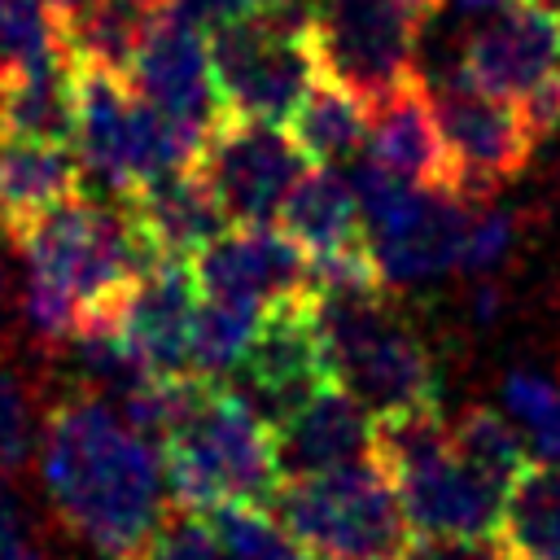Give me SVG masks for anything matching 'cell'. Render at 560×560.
<instances>
[{
    "label": "cell",
    "mask_w": 560,
    "mask_h": 560,
    "mask_svg": "<svg viewBox=\"0 0 560 560\" xmlns=\"http://www.w3.org/2000/svg\"><path fill=\"white\" fill-rule=\"evenodd\" d=\"M39 477L57 516L105 560H131L162 525L166 468L105 398H70L39 429Z\"/></svg>",
    "instance_id": "6da1fadb"
},
{
    "label": "cell",
    "mask_w": 560,
    "mask_h": 560,
    "mask_svg": "<svg viewBox=\"0 0 560 560\" xmlns=\"http://www.w3.org/2000/svg\"><path fill=\"white\" fill-rule=\"evenodd\" d=\"M13 245L31 267L26 280H39L74 302L79 328L118 319L131 284L162 258L127 197L122 206H109L79 192L35 219Z\"/></svg>",
    "instance_id": "7a4b0ae2"
},
{
    "label": "cell",
    "mask_w": 560,
    "mask_h": 560,
    "mask_svg": "<svg viewBox=\"0 0 560 560\" xmlns=\"http://www.w3.org/2000/svg\"><path fill=\"white\" fill-rule=\"evenodd\" d=\"M162 468L166 490L184 512H219L236 503L262 508L284 481L276 424L219 381L162 442Z\"/></svg>",
    "instance_id": "3957f363"
},
{
    "label": "cell",
    "mask_w": 560,
    "mask_h": 560,
    "mask_svg": "<svg viewBox=\"0 0 560 560\" xmlns=\"http://www.w3.org/2000/svg\"><path fill=\"white\" fill-rule=\"evenodd\" d=\"M324 324L328 372L341 389L372 407L376 420L433 411L438 376L420 337L385 306V289L311 293Z\"/></svg>",
    "instance_id": "277c9868"
},
{
    "label": "cell",
    "mask_w": 560,
    "mask_h": 560,
    "mask_svg": "<svg viewBox=\"0 0 560 560\" xmlns=\"http://www.w3.org/2000/svg\"><path fill=\"white\" fill-rule=\"evenodd\" d=\"M372 455L398 486L416 534L494 538L508 490L459 455L451 424L438 420V407L376 420Z\"/></svg>",
    "instance_id": "5b68a950"
},
{
    "label": "cell",
    "mask_w": 560,
    "mask_h": 560,
    "mask_svg": "<svg viewBox=\"0 0 560 560\" xmlns=\"http://www.w3.org/2000/svg\"><path fill=\"white\" fill-rule=\"evenodd\" d=\"M74 96H79L74 153H79L83 175L96 179L105 192L131 197L149 179L192 166L206 144L197 131L153 109L114 70L74 66Z\"/></svg>",
    "instance_id": "8992f818"
},
{
    "label": "cell",
    "mask_w": 560,
    "mask_h": 560,
    "mask_svg": "<svg viewBox=\"0 0 560 560\" xmlns=\"http://www.w3.org/2000/svg\"><path fill=\"white\" fill-rule=\"evenodd\" d=\"M271 508H276V521L306 551L324 560H341V556L389 560V556H402V547L411 542L402 494L376 455L328 468V472L284 477Z\"/></svg>",
    "instance_id": "52a82bcc"
},
{
    "label": "cell",
    "mask_w": 560,
    "mask_h": 560,
    "mask_svg": "<svg viewBox=\"0 0 560 560\" xmlns=\"http://www.w3.org/2000/svg\"><path fill=\"white\" fill-rule=\"evenodd\" d=\"M210 61H214L223 114L262 118V122L293 118L306 92L315 88V79L324 74L311 35V4L262 9L214 26Z\"/></svg>",
    "instance_id": "ba28073f"
},
{
    "label": "cell",
    "mask_w": 560,
    "mask_h": 560,
    "mask_svg": "<svg viewBox=\"0 0 560 560\" xmlns=\"http://www.w3.org/2000/svg\"><path fill=\"white\" fill-rule=\"evenodd\" d=\"M368 249L389 284H416L446 276L464 258L472 228V201L451 188L411 184L372 158L354 175Z\"/></svg>",
    "instance_id": "9c48e42d"
},
{
    "label": "cell",
    "mask_w": 560,
    "mask_h": 560,
    "mask_svg": "<svg viewBox=\"0 0 560 560\" xmlns=\"http://www.w3.org/2000/svg\"><path fill=\"white\" fill-rule=\"evenodd\" d=\"M442 0H311V35L328 79L368 105L416 79V57Z\"/></svg>",
    "instance_id": "30bf717a"
},
{
    "label": "cell",
    "mask_w": 560,
    "mask_h": 560,
    "mask_svg": "<svg viewBox=\"0 0 560 560\" xmlns=\"http://www.w3.org/2000/svg\"><path fill=\"white\" fill-rule=\"evenodd\" d=\"M429 96L446 144V188L472 206L494 201V192L512 184L534 153V131L525 127L521 109L481 92L464 74L429 83Z\"/></svg>",
    "instance_id": "8fae6325"
},
{
    "label": "cell",
    "mask_w": 560,
    "mask_h": 560,
    "mask_svg": "<svg viewBox=\"0 0 560 560\" xmlns=\"http://www.w3.org/2000/svg\"><path fill=\"white\" fill-rule=\"evenodd\" d=\"M302 158V144L284 136L280 122L223 114L197 153V171L232 223H271L293 184L306 175Z\"/></svg>",
    "instance_id": "7c38bea8"
},
{
    "label": "cell",
    "mask_w": 560,
    "mask_h": 560,
    "mask_svg": "<svg viewBox=\"0 0 560 560\" xmlns=\"http://www.w3.org/2000/svg\"><path fill=\"white\" fill-rule=\"evenodd\" d=\"M241 381V398H249L271 424H284L306 398H315L332 372H328V346H324V324L319 306L311 293L276 302L232 368Z\"/></svg>",
    "instance_id": "4fadbf2b"
},
{
    "label": "cell",
    "mask_w": 560,
    "mask_h": 560,
    "mask_svg": "<svg viewBox=\"0 0 560 560\" xmlns=\"http://www.w3.org/2000/svg\"><path fill=\"white\" fill-rule=\"evenodd\" d=\"M192 271L201 298L245 306L254 315H267L284 298L311 293L306 249L284 228L271 223H232L197 254Z\"/></svg>",
    "instance_id": "5bb4252c"
},
{
    "label": "cell",
    "mask_w": 560,
    "mask_h": 560,
    "mask_svg": "<svg viewBox=\"0 0 560 560\" xmlns=\"http://www.w3.org/2000/svg\"><path fill=\"white\" fill-rule=\"evenodd\" d=\"M127 83L153 109H162L179 127L197 131L201 140L223 118V96H219L214 61H210V35L188 13H179L175 0L162 13V22L149 31V39L140 44V52L127 70Z\"/></svg>",
    "instance_id": "9a60e30c"
},
{
    "label": "cell",
    "mask_w": 560,
    "mask_h": 560,
    "mask_svg": "<svg viewBox=\"0 0 560 560\" xmlns=\"http://www.w3.org/2000/svg\"><path fill=\"white\" fill-rule=\"evenodd\" d=\"M560 74V18L534 0H508L464 35V79L490 96L525 101Z\"/></svg>",
    "instance_id": "2e32d148"
},
{
    "label": "cell",
    "mask_w": 560,
    "mask_h": 560,
    "mask_svg": "<svg viewBox=\"0 0 560 560\" xmlns=\"http://www.w3.org/2000/svg\"><path fill=\"white\" fill-rule=\"evenodd\" d=\"M197 311L201 289L197 271L184 258H158L144 267V276L131 284V293L118 306V332L131 350V359L149 372H197L192 368V337H197Z\"/></svg>",
    "instance_id": "e0dca14e"
},
{
    "label": "cell",
    "mask_w": 560,
    "mask_h": 560,
    "mask_svg": "<svg viewBox=\"0 0 560 560\" xmlns=\"http://www.w3.org/2000/svg\"><path fill=\"white\" fill-rule=\"evenodd\" d=\"M280 468L284 477L328 472L376 451V416L350 389L328 381L315 398H306L284 424H276Z\"/></svg>",
    "instance_id": "ac0fdd59"
},
{
    "label": "cell",
    "mask_w": 560,
    "mask_h": 560,
    "mask_svg": "<svg viewBox=\"0 0 560 560\" xmlns=\"http://www.w3.org/2000/svg\"><path fill=\"white\" fill-rule=\"evenodd\" d=\"M368 158L411 184L446 188V144L420 74L368 105Z\"/></svg>",
    "instance_id": "d6986e66"
},
{
    "label": "cell",
    "mask_w": 560,
    "mask_h": 560,
    "mask_svg": "<svg viewBox=\"0 0 560 560\" xmlns=\"http://www.w3.org/2000/svg\"><path fill=\"white\" fill-rule=\"evenodd\" d=\"M127 206L136 210L153 249L166 258H197L214 236H223L232 228L228 210L219 206V197L206 184V175L197 171V162L149 179L140 192L127 197Z\"/></svg>",
    "instance_id": "ffe728a7"
},
{
    "label": "cell",
    "mask_w": 560,
    "mask_h": 560,
    "mask_svg": "<svg viewBox=\"0 0 560 560\" xmlns=\"http://www.w3.org/2000/svg\"><path fill=\"white\" fill-rule=\"evenodd\" d=\"M79 153L70 144H35L0 136V232L18 241L35 219L79 192Z\"/></svg>",
    "instance_id": "44dd1931"
},
{
    "label": "cell",
    "mask_w": 560,
    "mask_h": 560,
    "mask_svg": "<svg viewBox=\"0 0 560 560\" xmlns=\"http://www.w3.org/2000/svg\"><path fill=\"white\" fill-rule=\"evenodd\" d=\"M276 219L306 249L311 262L368 245L363 241V210H359L354 179L337 175L332 166L306 171L293 184V192L284 197V206H280Z\"/></svg>",
    "instance_id": "7402d4cb"
},
{
    "label": "cell",
    "mask_w": 560,
    "mask_h": 560,
    "mask_svg": "<svg viewBox=\"0 0 560 560\" xmlns=\"http://www.w3.org/2000/svg\"><path fill=\"white\" fill-rule=\"evenodd\" d=\"M171 0H83L79 9L61 13L66 57L74 66H96L127 74L149 31L162 22Z\"/></svg>",
    "instance_id": "603a6c76"
},
{
    "label": "cell",
    "mask_w": 560,
    "mask_h": 560,
    "mask_svg": "<svg viewBox=\"0 0 560 560\" xmlns=\"http://www.w3.org/2000/svg\"><path fill=\"white\" fill-rule=\"evenodd\" d=\"M79 122L70 57L0 83V136L35 144H70Z\"/></svg>",
    "instance_id": "cb8c5ba5"
},
{
    "label": "cell",
    "mask_w": 560,
    "mask_h": 560,
    "mask_svg": "<svg viewBox=\"0 0 560 560\" xmlns=\"http://www.w3.org/2000/svg\"><path fill=\"white\" fill-rule=\"evenodd\" d=\"M494 542L503 560H560V464H525L503 499Z\"/></svg>",
    "instance_id": "d4e9b609"
},
{
    "label": "cell",
    "mask_w": 560,
    "mask_h": 560,
    "mask_svg": "<svg viewBox=\"0 0 560 560\" xmlns=\"http://www.w3.org/2000/svg\"><path fill=\"white\" fill-rule=\"evenodd\" d=\"M293 140L319 166H332V162L359 153L368 144V101L354 96L350 88H341L337 79L319 74L293 114Z\"/></svg>",
    "instance_id": "484cf974"
},
{
    "label": "cell",
    "mask_w": 560,
    "mask_h": 560,
    "mask_svg": "<svg viewBox=\"0 0 560 560\" xmlns=\"http://www.w3.org/2000/svg\"><path fill=\"white\" fill-rule=\"evenodd\" d=\"M66 57L61 9L48 0H0V83Z\"/></svg>",
    "instance_id": "4316f807"
},
{
    "label": "cell",
    "mask_w": 560,
    "mask_h": 560,
    "mask_svg": "<svg viewBox=\"0 0 560 560\" xmlns=\"http://www.w3.org/2000/svg\"><path fill=\"white\" fill-rule=\"evenodd\" d=\"M451 438L459 446V455L486 472L490 481H499L503 490H512V481L525 472L529 464V442L525 433L503 416V411H490V407H468L455 424H451Z\"/></svg>",
    "instance_id": "83f0119b"
},
{
    "label": "cell",
    "mask_w": 560,
    "mask_h": 560,
    "mask_svg": "<svg viewBox=\"0 0 560 560\" xmlns=\"http://www.w3.org/2000/svg\"><path fill=\"white\" fill-rule=\"evenodd\" d=\"M503 411L525 433L534 459L560 464V385L542 372L516 368L503 376Z\"/></svg>",
    "instance_id": "f1b7e54d"
},
{
    "label": "cell",
    "mask_w": 560,
    "mask_h": 560,
    "mask_svg": "<svg viewBox=\"0 0 560 560\" xmlns=\"http://www.w3.org/2000/svg\"><path fill=\"white\" fill-rule=\"evenodd\" d=\"M258 319L254 311L245 306H228V302H214V298H201V311H197V337H192V368L201 376H223L241 363V354L249 350L254 332H258Z\"/></svg>",
    "instance_id": "f546056e"
},
{
    "label": "cell",
    "mask_w": 560,
    "mask_h": 560,
    "mask_svg": "<svg viewBox=\"0 0 560 560\" xmlns=\"http://www.w3.org/2000/svg\"><path fill=\"white\" fill-rule=\"evenodd\" d=\"M214 521V529L223 534V542L232 547L236 560H306V547L271 516H262L258 508H219L206 512Z\"/></svg>",
    "instance_id": "4dcf8cb0"
},
{
    "label": "cell",
    "mask_w": 560,
    "mask_h": 560,
    "mask_svg": "<svg viewBox=\"0 0 560 560\" xmlns=\"http://www.w3.org/2000/svg\"><path fill=\"white\" fill-rule=\"evenodd\" d=\"M131 560H236V556L206 512H184L175 521H162L158 534Z\"/></svg>",
    "instance_id": "1f68e13d"
},
{
    "label": "cell",
    "mask_w": 560,
    "mask_h": 560,
    "mask_svg": "<svg viewBox=\"0 0 560 560\" xmlns=\"http://www.w3.org/2000/svg\"><path fill=\"white\" fill-rule=\"evenodd\" d=\"M39 429H35V407L26 385L18 381V372H9L0 363V472H18L35 446Z\"/></svg>",
    "instance_id": "d6a6232c"
},
{
    "label": "cell",
    "mask_w": 560,
    "mask_h": 560,
    "mask_svg": "<svg viewBox=\"0 0 560 560\" xmlns=\"http://www.w3.org/2000/svg\"><path fill=\"white\" fill-rule=\"evenodd\" d=\"M512 245H516V214L490 206V210L472 214V228H468L459 267H464L468 276H490V271L503 267V258L512 254Z\"/></svg>",
    "instance_id": "836d02e7"
},
{
    "label": "cell",
    "mask_w": 560,
    "mask_h": 560,
    "mask_svg": "<svg viewBox=\"0 0 560 560\" xmlns=\"http://www.w3.org/2000/svg\"><path fill=\"white\" fill-rule=\"evenodd\" d=\"M398 560H503L499 542L486 538H446V534H420L402 547Z\"/></svg>",
    "instance_id": "e575fe53"
},
{
    "label": "cell",
    "mask_w": 560,
    "mask_h": 560,
    "mask_svg": "<svg viewBox=\"0 0 560 560\" xmlns=\"http://www.w3.org/2000/svg\"><path fill=\"white\" fill-rule=\"evenodd\" d=\"M293 4H306V0H175L179 13H188L197 26L214 31L232 18H245V13H262V9H293Z\"/></svg>",
    "instance_id": "d590c367"
},
{
    "label": "cell",
    "mask_w": 560,
    "mask_h": 560,
    "mask_svg": "<svg viewBox=\"0 0 560 560\" xmlns=\"http://www.w3.org/2000/svg\"><path fill=\"white\" fill-rule=\"evenodd\" d=\"M0 560H44L22 508L13 503V494L0 486Z\"/></svg>",
    "instance_id": "8d00e7d4"
},
{
    "label": "cell",
    "mask_w": 560,
    "mask_h": 560,
    "mask_svg": "<svg viewBox=\"0 0 560 560\" xmlns=\"http://www.w3.org/2000/svg\"><path fill=\"white\" fill-rule=\"evenodd\" d=\"M516 109H521L525 127L534 131V140L551 136V131L560 127V74H556V79H547L542 88H534L525 101H516Z\"/></svg>",
    "instance_id": "74e56055"
},
{
    "label": "cell",
    "mask_w": 560,
    "mask_h": 560,
    "mask_svg": "<svg viewBox=\"0 0 560 560\" xmlns=\"http://www.w3.org/2000/svg\"><path fill=\"white\" fill-rule=\"evenodd\" d=\"M499 311H503V293H499V284H494V280H481V284L472 289V315H477L481 324H490Z\"/></svg>",
    "instance_id": "f35d334b"
},
{
    "label": "cell",
    "mask_w": 560,
    "mask_h": 560,
    "mask_svg": "<svg viewBox=\"0 0 560 560\" xmlns=\"http://www.w3.org/2000/svg\"><path fill=\"white\" fill-rule=\"evenodd\" d=\"M442 4H451V9H459V13H494V9H503L508 0H442Z\"/></svg>",
    "instance_id": "ab89813d"
},
{
    "label": "cell",
    "mask_w": 560,
    "mask_h": 560,
    "mask_svg": "<svg viewBox=\"0 0 560 560\" xmlns=\"http://www.w3.org/2000/svg\"><path fill=\"white\" fill-rule=\"evenodd\" d=\"M48 4H52V9H61V13H70V9H79L83 0H48Z\"/></svg>",
    "instance_id": "60d3db41"
},
{
    "label": "cell",
    "mask_w": 560,
    "mask_h": 560,
    "mask_svg": "<svg viewBox=\"0 0 560 560\" xmlns=\"http://www.w3.org/2000/svg\"><path fill=\"white\" fill-rule=\"evenodd\" d=\"M4 289H9V280H4V262H0V306H4Z\"/></svg>",
    "instance_id": "b9f144b4"
},
{
    "label": "cell",
    "mask_w": 560,
    "mask_h": 560,
    "mask_svg": "<svg viewBox=\"0 0 560 560\" xmlns=\"http://www.w3.org/2000/svg\"><path fill=\"white\" fill-rule=\"evenodd\" d=\"M534 4H547V9H556V4H560V0H534Z\"/></svg>",
    "instance_id": "7bdbcfd3"
},
{
    "label": "cell",
    "mask_w": 560,
    "mask_h": 560,
    "mask_svg": "<svg viewBox=\"0 0 560 560\" xmlns=\"http://www.w3.org/2000/svg\"><path fill=\"white\" fill-rule=\"evenodd\" d=\"M341 560H372V556H341Z\"/></svg>",
    "instance_id": "ee69618b"
}]
</instances>
